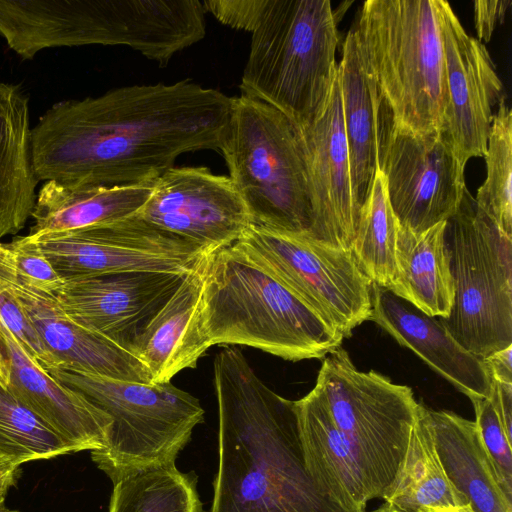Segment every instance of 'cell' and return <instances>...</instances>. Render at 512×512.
<instances>
[{
    "instance_id": "obj_24",
    "label": "cell",
    "mask_w": 512,
    "mask_h": 512,
    "mask_svg": "<svg viewBox=\"0 0 512 512\" xmlns=\"http://www.w3.org/2000/svg\"><path fill=\"white\" fill-rule=\"evenodd\" d=\"M31 130L28 97L0 81V239L18 233L35 206Z\"/></svg>"
},
{
    "instance_id": "obj_9",
    "label": "cell",
    "mask_w": 512,
    "mask_h": 512,
    "mask_svg": "<svg viewBox=\"0 0 512 512\" xmlns=\"http://www.w3.org/2000/svg\"><path fill=\"white\" fill-rule=\"evenodd\" d=\"M315 388L363 472L369 499H385L404 459L418 402L412 389L358 370L343 348L324 357Z\"/></svg>"
},
{
    "instance_id": "obj_16",
    "label": "cell",
    "mask_w": 512,
    "mask_h": 512,
    "mask_svg": "<svg viewBox=\"0 0 512 512\" xmlns=\"http://www.w3.org/2000/svg\"><path fill=\"white\" fill-rule=\"evenodd\" d=\"M0 275L37 330L59 369L118 381L153 384L148 369L125 347L69 318L54 294L30 287L16 275L0 243Z\"/></svg>"
},
{
    "instance_id": "obj_28",
    "label": "cell",
    "mask_w": 512,
    "mask_h": 512,
    "mask_svg": "<svg viewBox=\"0 0 512 512\" xmlns=\"http://www.w3.org/2000/svg\"><path fill=\"white\" fill-rule=\"evenodd\" d=\"M108 512H203L197 476L175 464L129 474L113 483Z\"/></svg>"
},
{
    "instance_id": "obj_19",
    "label": "cell",
    "mask_w": 512,
    "mask_h": 512,
    "mask_svg": "<svg viewBox=\"0 0 512 512\" xmlns=\"http://www.w3.org/2000/svg\"><path fill=\"white\" fill-rule=\"evenodd\" d=\"M371 290L370 320L470 400L489 395L492 380L483 359L463 348L439 319L426 315L386 288L372 284Z\"/></svg>"
},
{
    "instance_id": "obj_35",
    "label": "cell",
    "mask_w": 512,
    "mask_h": 512,
    "mask_svg": "<svg viewBox=\"0 0 512 512\" xmlns=\"http://www.w3.org/2000/svg\"><path fill=\"white\" fill-rule=\"evenodd\" d=\"M265 3L266 0H208L203 2V6L221 23L252 32Z\"/></svg>"
},
{
    "instance_id": "obj_33",
    "label": "cell",
    "mask_w": 512,
    "mask_h": 512,
    "mask_svg": "<svg viewBox=\"0 0 512 512\" xmlns=\"http://www.w3.org/2000/svg\"><path fill=\"white\" fill-rule=\"evenodd\" d=\"M0 321L11 332L23 351L43 370L48 371L59 367L1 275Z\"/></svg>"
},
{
    "instance_id": "obj_36",
    "label": "cell",
    "mask_w": 512,
    "mask_h": 512,
    "mask_svg": "<svg viewBox=\"0 0 512 512\" xmlns=\"http://www.w3.org/2000/svg\"><path fill=\"white\" fill-rule=\"evenodd\" d=\"M512 2L510 0H477L474 21L478 40L489 41L497 24L502 23Z\"/></svg>"
},
{
    "instance_id": "obj_27",
    "label": "cell",
    "mask_w": 512,
    "mask_h": 512,
    "mask_svg": "<svg viewBox=\"0 0 512 512\" xmlns=\"http://www.w3.org/2000/svg\"><path fill=\"white\" fill-rule=\"evenodd\" d=\"M384 502L386 507L402 512L469 504L444 470L430 409L421 403L404 459Z\"/></svg>"
},
{
    "instance_id": "obj_17",
    "label": "cell",
    "mask_w": 512,
    "mask_h": 512,
    "mask_svg": "<svg viewBox=\"0 0 512 512\" xmlns=\"http://www.w3.org/2000/svg\"><path fill=\"white\" fill-rule=\"evenodd\" d=\"M307 154L312 224L309 237L351 248L359 217L352 189L337 72L324 113L301 129Z\"/></svg>"
},
{
    "instance_id": "obj_21",
    "label": "cell",
    "mask_w": 512,
    "mask_h": 512,
    "mask_svg": "<svg viewBox=\"0 0 512 512\" xmlns=\"http://www.w3.org/2000/svg\"><path fill=\"white\" fill-rule=\"evenodd\" d=\"M306 470L319 491L346 512H366L370 501L351 446L314 387L295 401Z\"/></svg>"
},
{
    "instance_id": "obj_5",
    "label": "cell",
    "mask_w": 512,
    "mask_h": 512,
    "mask_svg": "<svg viewBox=\"0 0 512 512\" xmlns=\"http://www.w3.org/2000/svg\"><path fill=\"white\" fill-rule=\"evenodd\" d=\"M241 77V95L276 108L301 129L325 111L337 76L329 0H266Z\"/></svg>"
},
{
    "instance_id": "obj_23",
    "label": "cell",
    "mask_w": 512,
    "mask_h": 512,
    "mask_svg": "<svg viewBox=\"0 0 512 512\" xmlns=\"http://www.w3.org/2000/svg\"><path fill=\"white\" fill-rule=\"evenodd\" d=\"M437 451L444 470L476 512H512L510 493L474 421L432 410Z\"/></svg>"
},
{
    "instance_id": "obj_3",
    "label": "cell",
    "mask_w": 512,
    "mask_h": 512,
    "mask_svg": "<svg viewBox=\"0 0 512 512\" xmlns=\"http://www.w3.org/2000/svg\"><path fill=\"white\" fill-rule=\"evenodd\" d=\"M200 330L208 347L246 345L290 361L324 358L344 340L232 245L206 256Z\"/></svg>"
},
{
    "instance_id": "obj_30",
    "label": "cell",
    "mask_w": 512,
    "mask_h": 512,
    "mask_svg": "<svg viewBox=\"0 0 512 512\" xmlns=\"http://www.w3.org/2000/svg\"><path fill=\"white\" fill-rule=\"evenodd\" d=\"M484 157L487 174L475 202L504 235L512 238V111L505 95L493 115Z\"/></svg>"
},
{
    "instance_id": "obj_10",
    "label": "cell",
    "mask_w": 512,
    "mask_h": 512,
    "mask_svg": "<svg viewBox=\"0 0 512 512\" xmlns=\"http://www.w3.org/2000/svg\"><path fill=\"white\" fill-rule=\"evenodd\" d=\"M233 247L243 252L310 307L339 335L372 315V282L351 250L251 224Z\"/></svg>"
},
{
    "instance_id": "obj_2",
    "label": "cell",
    "mask_w": 512,
    "mask_h": 512,
    "mask_svg": "<svg viewBox=\"0 0 512 512\" xmlns=\"http://www.w3.org/2000/svg\"><path fill=\"white\" fill-rule=\"evenodd\" d=\"M218 469L209 512H346L303 459L295 401L266 386L239 349L214 360Z\"/></svg>"
},
{
    "instance_id": "obj_37",
    "label": "cell",
    "mask_w": 512,
    "mask_h": 512,
    "mask_svg": "<svg viewBox=\"0 0 512 512\" xmlns=\"http://www.w3.org/2000/svg\"><path fill=\"white\" fill-rule=\"evenodd\" d=\"M512 345L505 349L498 350L483 361L489 371L491 379L512 384Z\"/></svg>"
},
{
    "instance_id": "obj_39",
    "label": "cell",
    "mask_w": 512,
    "mask_h": 512,
    "mask_svg": "<svg viewBox=\"0 0 512 512\" xmlns=\"http://www.w3.org/2000/svg\"><path fill=\"white\" fill-rule=\"evenodd\" d=\"M422 512H476L470 504L425 508Z\"/></svg>"
},
{
    "instance_id": "obj_43",
    "label": "cell",
    "mask_w": 512,
    "mask_h": 512,
    "mask_svg": "<svg viewBox=\"0 0 512 512\" xmlns=\"http://www.w3.org/2000/svg\"><path fill=\"white\" fill-rule=\"evenodd\" d=\"M0 512H18V511H16V510H8V509H6V508L2 507V508L0 509Z\"/></svg>"
},
{
    "instance_id": "obj_12",
    "label": "cell",
    "mask_w": 512,
    "mask_h": 512,
    "mask_svg": "<svg viewBox=\"0 0 512 512\" xmlns=\"http://www.w3.org/2000/svg\"><path fill=\"white\" fill-rule=\"evenodd\" d=\"M28 236L63 280L127 271L184 274L211 253L134 214L109 224Z\"/></svg>"
},
{
    "instance_id": "obj_8",
    "label": "cell",
    "mask_w": 512,
    "mask_h": 512,
    "mask_svg": "<svg viewBox=\"0 0 512 512\" xmlns=\"http://www.w3.org/2000/svg\"><path fill=\"white\" fill-rule=\"evenodd\" d=\"M454 298L438 318L467 351L484 359L512 345V238L477 206L468 190L446 221Z\"/></svg>"
},
{
    "instance_id": "obj_14",
    "label": "cell",
    "mask_w": 512,
    "mask_h": 512,
    "mask_svg": "<svg viewBox=\"0 0 512 512\" xmlns=\"http://www.w3.org/2000/svg\"><path fill=\"white\" fill-rule=\"evenodd\" d=\"M437 6L446 85L441 131L465 166L470 158L486 154L503 86L485 45L467 34L447 1L437 0Z\"/></svg>"
},
{
    "instance_id": "obj_31",
    "label": "cell",
    "mask_w": 512,
    "mask_h": 512,
    "mask_svg": "<svg viewBox=\"0 0 512 512\" xmlns=\"http://www.w3.org/2000/svg\"><path fill=\"white\" fill-rule=\"evenodd\" d=\"M0 453L19 466L72 453L69 446L0 384Z\"/></svg>"
},
{
    "instance_id": "obj_26",
    "label": "cell",
    "mask_w": 512,
    "mask_h": 512,
    "mask_svg": "<svg viewBox=\"0 0 512 512\" xmlns=\"http://www.w3.org/2000/svg\"><path fill=\"white\" fill-rule=\"evenodd\" d=\"M446 221L414 233L398 224L395 274L388 288L431 317L449 315L454 298Z\"/></svg>"
},
{
    "instance_id": "obj_20",
    "label": "cell",
    "mask_w": 512,
    "mask_h": 512,
    "mask_svg": "<svg viewBox=\"0 0 512 512\" xmlns=\"http://www.w3.org/2000/svg\"><path fill=\"white\" fill-rule=\"evenodd\" d=\"M206 256L128 344L153 383L170 382L183 369L196 367L209 348L200 330Z\"/></svg>"
},
{
    "instance_id": "obj_42",
    "label": "cell",
    "mask_w": 512,
    "mask_h": 512,
    "mask_svg": "<svg viewBox=\"0 0 512 512\" xmlns=\"http://www.w3.org/2000/svg\"><path fill=\"white\" fill-rule=\"evenodd\" d=\"M5 495H6L5 493L0 492V509L2 507H4L3 504H4V500H5Z\"/></svg>"
},
{
    "instance_id": "obj_13",
    "label": "cell",
    "mask_w": 512,
    "mask_h": 512,
    "mask_svg": "<svg viewBox=\"0 0 512 512\" xmlns=\"http://www.w3.org/2000/svg\"><path fill=\"white\" fill-rule=\"evenodd\" d=\"M134 216L208 252L231 246L252 224L230 178L206 167L173 166L165 171Z\"/></svg>"
},
{
    "instance_id": "obj_11",
    "label": "cell",
    "mask_w": 512,
    "mask_h": 512,
    "mask_svg": "<svg viewBox=\"0 0 512 512\" xmlns=\"http://www.w3.org/2000/svg\"><path fill=\"white\" fill-rule=\"evenodd\" d=\"M378 168L398 224L421 233L447 221L464 193V169L442 131L425 134L397 128L382 103Z\"/></svg>"
},
{
    "instance_id": "obj_40",
    "label": "cell",
    "mask_w": 512,
    "mask_h": 512,
    "mask_svg": "<svg viewBox=\"0 0 512 512\" xmlns=\"http://www.w3.org/2000/svg\"><path fill=\"white\" fill-rule=\"evenodd\" d=\"M0 384L7 388L9 384V371L5 357L2 352L1 341H0Z\"/></svg>"
},
{
    "instance_id": "obj_34",
    "label": "cell",
    "mask_w": 512,
    "mask_h": 512,
    "mask_svg": "<svg viewBox=\"0 0 512 512\" xmlns=\"http://www.w3.org/2000/svg\"><path fill=\"white\" fill-rule=\"evenodd\" d=\"M6 247L21 282L51 294L59 290L64 280L54 270L38 244L28 235L15 238Z\"/></svg>"
},
{
    "instance_id": "obj_1",
    "label": "cell",
    "mask_w": 512,
    "mask_h": 512,
    "mask_svg": "<svg viewBox=\"0 0 512 512\" xmlns=\"http://www.w3.org/2000/svg\"><path fill=\"white\" fill-rule=\"evenodd\" d=\"M232 99L184 79L60 101L31 130L36 176L83 187L155 181L181 154L219 149Z\"/></svg>"
},
{
    "instance_id": "obj_6",
    "label": "cell",
    "mask_w": 512,
    "mask_h": 512,
    "mask_svg": "<svg viewBox=\"0 0 512 512\" xmlns=\"http://www.w3.org/2000/svg\"><path fill=\"white\" fill-rule=\"evenodd\" d=\"M252 224L308 234L312 224L302 130L276 108L233 97L219 149Z\"/></svg>"
},
{
    "instance_id": "obj_32",
    "label": "cell",
    "mask_w": 512,
    "mask_h": 512,
    "mask_svg": "<svg viewBox=\"0 0 512 512\" xmlns=\"http://www.w3.org/2000/svg\"><path fill=\"white\" fill-rule=\"evenodd\" d=\"M471 402L482 440L506 489L512 493V384L492 381L489 395Z\"/></svg>"
},
{
    "instance_id": "obj_25",
    "label": "cell",
    "mask_w": 512,
    "mask_h": 512,
    "mask_svg": "<svg viewBox=\"0 0 512 512\" xmlns=\"http://www.w3.org/2000/svg\"><path fill=\"white\" fill-rule=\"evenodd\" d=\"M155 181L114 187L45 181L37 193L28 235L74 231L127 218L145 204Z\"/></svg>"
},
{
    "instance_id": "obj_29",
    "label": "cell",
    "mask_w": 512,
    "mask_h": 512,
    "mask_svg": "<svg viewBox=\"0 0 512 512\" xmlns=\"http://www.w3.org/2000/svg\"><path fill=\"white\" fill-rule=\"evenodd\" d=\"M398 222L392 211L384 174L378 170L359 212L351 252L372 284L388 289L395 274Z\"/></svg>"
},
{
    "instance_id": "obj_18",
    "label": "cell",
    "mask_w": 512,
    "mask_h": 512,
    "mask_svg": "<svg viewBox=\"0 0 512 512\" xmlns=\"http://www.w3.org/2000/svg\"><path fill=\"white\" fill-rule=\"evenodd\" d=\"M0 341L9 371L7 389L52 429L72 453L104 448L112 430L111 416L43 370L1 321Z\"/></svg>"
},
{
    "instance_id": "obj_22",
    "label": "cell",
    "mask_w": 512,
    "mask_h": 512,
    "mask_svg": "<svg viewBox=\"0 0 512 512\" xmlns=\"http://www.w3.org/2000/svg\"><path fill=\"white\" fill-rule=\"evenodd\" d=\"M338 75L352 189L360 212L379 170L382 100L376 83L364 65L352 27L343 44Z\"/></svg>"
},
{
    "instance_id": "obj_15",
    "label": "cell",
    "mask_w": 512,
    "mask_h": 512,
    "mask_svg": "<svg viewBox=\"0 0 512 512\" xmlns=\"http://www.w3.org/2000/svg\"><path fill=\"white\" fill-rule=\"evenodd\" d=\"M187 273L127 271L76 277L64 280L54 295L74 322L127 348Z\"/></svg>"
},
{
    "instance_id": "obj_7",
    "label": "cell",
    "mask_w": 512,
    "mask_h": 512,
    "mask_svg": "<svg viewBox=\"0 0 512 512\" xmlns=\"http://www.w3.org/2000/svg\"><path fill=\"white\" fill-rule=\"evenodd\" d=\"M46 372L111 416L108 442L91 457L112 483L146 468L175 464L204 421L199 400L171 382L118 381L59 368Z\"/></svg>"
},
{
    "instance_id": "obj_38",
    "label": "cell",
    "mask_w": 512,
    "mask_h": 512,
    "mask_svg": "<svg viewBox=\"0 0 512 512\" xmlns=\"http://www.w3.org/2000/svg\"><path fill=\"white\" fill-rule=\"evenodd\" d=\"M19 465L0 453V492L6 493L16 483Z\"/></svg>"
},
{
    "instance_id": "obj_41",
    "label": "cell",
    "mask_w": 512,
    "mask_h": 512,
    "mask_svg": "<svg viewBox=\"0 0 512 512\" xmlns=\"http://www.w3.org/2000/svg\"><path fill=\"white\" fill-rule=\"evenodd\" d=\"M372 512H402V511L390 509L383 504L382 506H380L376 510H373Z\"/></svg>"
},
{
    "instance_id": "obj_4",
    "label": "cell",
    "mask_w": 512,
    "mask_h": 512,
    "mask_svg": "<svg viewBox=\"0 0 512 512\" xmlns=\"http://www.w3.org/2000/svg\"><path fill=\"white\" fill-rule=\"evenodd\" d=\"M352 29L392 123L417 134L441 131L446 85L437 0H367Z\"/></svg>"
}]
</instances>
